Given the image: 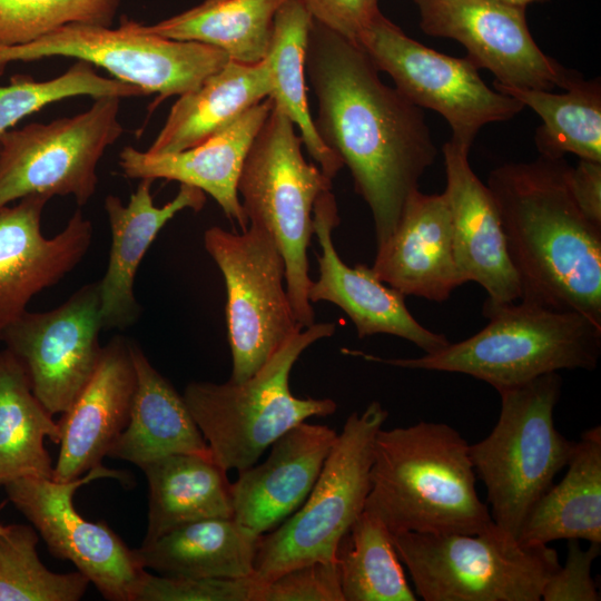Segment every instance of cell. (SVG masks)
<instances>
[{
    "instance_id": "52a82bcc",
    "label": "cell",
    "mask_w": 601,
    "mask_h": 601,
    "mask_svg": "<svg viewBox=\"0 0 601 601\" xmlns=\"http://www.w3.org/2000/svg\"><path fill=\"white\" fill-rule=\"evenodd\" d=\"M392 535L425 601H539L561 564L548 544L523 543L494 522L474 534Z\"/></svg>"
},
{
    "instance_id": "2e32d148",
    "label": "cell",
    "mask_w": 601,
    "mask_h": 601,
    "mask_svg": "<svg viewBox=\"0 0 601 601\" xmlns=\"http://www.w3.org/2000/svg\"><path fill=\"white\" fill-rule=\"evenodd\" d=\"M424 33L465 47L477 68L495 82L552 90L565 89L580 75L546 56L534 41L526 8L500 0H413Z\"/></svg>"
},
{
    "instance_id": "f546056e",
    "label": "cell",
    "mask_w": 601,
    "mask_h": 601,
    "mask_svg": "<svg viewBox=\"0 0 601 601\" xmlns=\"http://www.w3.org/2000/svg\"><path fill=\"white\" fill-rule=\"evenodd\" d=\"M46 437L59 444L58 423L33 394L18 359L0 349V487L21 477L53 479Z\"/></svg>"
},
{
    "instance_id": "e575fe53",
    "label": "cell",
    "mask_w": 601,
    "mask_h": 601,
    "mask_svg": "<svg viewBox=\"0 0 601 601\" xmlns=\"http://www.w3.org/2000/svg\"><path fill=\"white\" fill-rule=\"evenodd\" d=\"M33 526L4 525L0 532V601H78L89 580L78 570L56 573L37 553Z\"/></svg>"
},
{
    "instance_id": "ba28073f",
    "label": "cell",
    "mask_w": 601,
    "mask_h": 601,
    "mask_svg": "<svg viewBox=\"0 0 601 601\" xmlns=\"http://www.w3.org/2000/svg\"><path fill=\"white\" fill-rule=\"evenodd\" d=\"M295 125L273 108L256 135L237 184L248 224L265 228L274 238L286 267V289L302 328L314 324L308 299L312 279L307 248L314 234L313 209L332 179L307 162Z\"/></svg>"
},
{
    "instance_id": "7bdbcfd3",
    "label": "cell",
    "mask_w": 601,
    "mask_h": 601,
    "mask_svg": "<svg viewBox=\"0 0 601 601\" xmlns=\"http://www.w3.org/2000/svg\"><path fill=\"white\" fill-rule=\"evenodd\" d=\"M500 1L526 8L529 4L544 2L546 0H500Z\"/></svg>"
},
{
    "instance_id": "8d00e7d4",
    "label": "cell",
    "mask_w": 601,
    "mask_h": 601,
    "mask_svg": "<svg viewBox=\"0 0 601 601\" xmlns=\"http://www.w3.org/2000/svg\"><path fill=\"white\" fill-rule=\"evenodd\" d=\"M121 0H0V47L30 43L71 23L110 27Z\"/></svg>"
},
{
    "instance_id": "30bf717a",
    "label": "cell",
    "mask_w": 601,
    "mask_h": 601,
    "mask_svg": "<svg viewBox=\"0 0 601 601\" xmlns=\"http://www.w3.org/2000/svg\"><path fill=\"white\" fill-rule=\"evenodd\" d=\"M50 57L76 58L137 86L155 104L197 89L230 59L215 47L160 37L146 24L124 18L117 28L71 23L30 43L0 47V75L8 63Z\"/></svg>"
},
{
    "instance_id": "9c48e42d",
    "label": "cell",
    "mask_w": 601,
    "mask_h": 601,
    "mask_svg": "<svg viewBox=\"0 0 601 601\" xmlns=\"http://www.w3.org/2000/svg\"><path fill=\"white\" fill-rule=\"evenodd\" d=\"M388 412L377 401L343 425L304 503L262 535L253 579L257 585L314 561H335L337 545L364 511L377 432Z\"/></svg>"
},
{
    "instance_id": "8fae6325",
    "label": "cell",
    "mask_w": 601,
    "mask_h": 601,
    "mask_svg": "<svg viewBox=\"0 0 601 601\" xmlns=\"http://www.w3.org/2000/svg\"><path fill=\"white\" fill-rule=\"evenodd\" d=\"M204 246L226 285L229 381L244 382L303 329L285 288V260L273 236L254 224L242 233L210 227Z\"/></svg>"
},
{
    "instance_id": "8992f818",
    "label": "cell",
    "mask_w": 601,
    "mask_h": 601,
    "mask_svg": "<svg viewBox=\"0 0 601 601\" xmlns=\"http://www.w3.org/2000/svg\"><path fill=\"white\" fill-rule=\"evenodd\" d=\"M561 387L554 372L500 391L496 424L486 437L470 444L493 522L518 539L529 511L566 466L573 449L574 442L554 424Z\"/></svg>"
},
{
    "instance_id": "6da1fadb",
    "label": "cell",
    "mask_w": 601,
    "mask_h": 601,
    "mask_svg": "<svg viewBox=\"0 0 601 601\" xmlns=\"http://www.w3.org/2000/svg\"><path fill=\"white\" fill-rule=\"evenodd\" d=\"M378 72L358 45L313 20L305 75L317 99L314 125L370 207L376 246L395 230L407 198L437 157L422 108Z\"/></svg>"
},
{
    "instance_id": "60d3db41",
    "label": "cell",
    "mask_w": 601,
    "mask_h": 601,
    "mask_svg": "<svg viewBox=\"0 0 601 601\" xmlns=\"http://www.w3.org/2000/svg\"><path fill=\"white\" fill-rule=\"evenodd\" d=\"M313 20L356 43L381 13L378 0H299Z\"/></svg>"
},
{
    "instance_id": "ab89813d",
    "label": "cell",
    "mask_w": 601,
    "mask_h": 601,
    "mask_svg": "<svg viewBox=\"0 0 601 601\" xmlns=\"http://www.w3.org/2000/svg\"><path fill=\"white\" fill-rule=\"evenodd\" d=\"M579 540H568L563 565L546 580L541 600L544 601H599L600 593L591 575L593 561L600 554L601 543H590L583 549Z\"/></svg>"
},
{
    "instance_id": "1f68e13d",
    "label": "cell",
    "mask_w": 601,
    "mask_h": 601,
    "mask_svg": "<svg viewBox=\"0 0 601 601\" xmlns=\"http://www.w3.org/2000/svg\"><path fill=\"white\" fill-rule=\"evenodd\" d=\"M313 18L299 0L277 11L265 60L272 76L274 107L297 126L302 142L325 176L333 179L344 166L322 141L311 116L305 88V53Z\"/></svg>"
},
{
    "instance_id": "4fadbf2b",
    "label": "cell",
    "mask_w": 601,
    "mask_h": 601,
    "mask_svg": "<svg viewBox=\"0 0 601 601\" xmlns=\"http://www.w3.org/2000/svg\"><path fill=\"white\" fill-rule=\"evenodd\" d=\"M120 98H96L89 109L48 124H29L0 136V207L30 195H95L97 167L121 136Z\"/></svg>"
},
{
    "instance_id": "5b68a950",
    "label": "cell",
    "mask_w": 601,
    "mask_h": 601,
    "mask_svg": "<svg viewBox=\"0 0 601 601\" xmlns=\"http://www.w3.org/2000/svg\"><path fill=\"white\" fill-rule=\"evenodd\" d=\"M334 323L313 324L287 339L244 382H191L184 401L213 459L238 472L254 465L277 439L313 416L335 413L332 398H299L289 390V374L302 353L331 337Z\"/></svg>"
},
{
    "instance_id": "b9f144b4",
    "label": "cell",
    "mask_w": 601,
    "mask_h": 601,
    "mask_svg": "<svg viewBox=\"0 0 601 601\" xmlns=\"http://www.w3.org/2000/svg\"><path fill=\"white\" fill-rule=\"evenodd\" d=\"M569 183L583 215L601 227V162L579 159L575 167H570Z\"/></svg>"
},
{
    "instance_id": "4316f807",
    "label": "cell",
    "mask_w": 601,
    "mask_h": 601,
    "mask_svg": "<svg viewBox=\"0 0 601 601\" xmlns=\"http://www.w3.org/2000/svg\"><path fill=\"white\" fill-rule=\"evenodd\" d=\"M263 534L234 518H214L180 525L135 549L139 564L162 575L249 578Z\"/></svg>"
},
{
    "instance_id": "74e56055",
    "label": "cell",
    "mask_w": 601,
    "mask_h": 601,
    "mask_svg": "<svg viewBox=\"0 0 601 601\" xmlns=\"http://www.w3.org/2000/svg\"><path fill=\"white\" fill-rule=\"evenodd\" d=\"M257 587L252 577L189 578L142 574L135 601H252Z\"/></svg>"
},
{
    "instance_id": "277c9868",
    "label": "cell",
    "mask_w": 601,
    "mask_h": 601,
    "mask_svg": "<svg viewBox=\"0 0 601 601\" xmlns=\"http://www.w3.org/2000/svg\"><path fill=\"white\" fill-rule=\"evenodd\" d=\"M489 323L464 341L413 358H385L343 348L346 355L391 366L461 373L497 392L561 370L593 371L601 354V326L574 312L524 300H485Z\"/></svg>"
},
{
    "instance_id": "836d02e7",
    "label": "cell",
    "mask_w": 601,
    "mask_h": 601,
    "mask_svg": "<svg viewBox=\"0 0 601 601\" xmlns=\"http://www.w3.org/2000/svg\"><path fill=\"white\" fill-rule=\"evenodd\" d=\"M335 562L344 601H415L393 535L365 511L339 541Z\"/></svg>"
},
{
    "instance_id": "9a60e30c",
    "label": "cell",
    "mask_w": 601,
    "mask_h": 601,
    "mask_svg": "<svg viewBox=\"0 0 601 601\" xmlns=\"http://www.w3.org/2000/svg\"><path fill=\"white\" fill-rule=\"evenodd\" d=\"M101 329L96 282L51 311H26L0 342L23 367L36 397L55 415L69 408L92 376L102 352Z\"/></svg>"
},
{
    "instance_id": "603a6c76",
    "label": "cell",
    "mask_w": 601,
    "mask_h": 601,
    "mask_svg": "<svg viewBox=\"0 0 601 601\" xmlns=\"http://www.w3.org/2000/svg\"><path fill=\"white\" fill-rule=\"evenodd\" d=\"M273 105L269 97L265 98L223 130L183 151L157 155L127 146L119 154V167L128 178H162L199 188L245 230L248 218L237 184L249 148Z\"/></svg>"
},
{
    "instance_id": "3957f363",
    "label": "cell",
    "mask_w": 601,
    "mask_h": 601,
    "mask_svg": "<svg viewBox=\"0 0 601 601\" xmlns=\"http://www.w3.org/2000/svg\"><path fill=\"white\" fill-rule=\"evenodd\" d=\"M364 511L392 534H474L493 520L476 491L470 444L449 424L377 432Z\"/></svg>"
},
{
    "instance_id": "4dcf8cb0",
    "label": "cell",
    "mask_w": 601,
    "mask_h": 601,
    "mask_svg": "<svg viewBox=\"0 0 601 601\" xmlns=\"http://www.w3.org/2000/svg\"><path fill=\"white\" fill-rule=\"evenodd\" d=\"M288 0H204L147 29L160 37L205 43L230 60L254 65L269 48L277 11Z\"/></svg>"
},
{
    "instance_id": "7c38bea8",
    "label": "cell",
    "mask_w": 601,
    "mask_h": 601,
    "mask_svg": "<svg viewBox=\"0 0 601 601\" xmlns=\"http://www.w3.org/2000/svg\"><path fill=\"white\" fill-rule=\"evenodd\" d=\"M356 45L412 104L439 112L451 127L450 140L469 151L485 125L508 121L524 108L491 89L469 57H451L420 43L382 12Z\"/></svg>"
},
{
    "instance_id": "d6a6232c",
    "label": "cell",
    "mask_w": 601,
    "mask_h": 601,
    "mask_svg": "<svg viewBox=\"0 0 601 601\" xmlns=\"http://www.w3.org/2000/svg\"><path fill=\"white\" fill-rule=\"evenodd\" d=\"M494 89L532 109L542 120L534 142L540 156L601 162V82L600 78L574 79L563 93L511 87L494 81Z\"/></svg>"
},
{
    "instance_id": "e0dca14e",
    "label": "cell",
    "mask_w": 601,
    "mask_h": 601,
    "mask_svg": "<svg viewBox=\"0 0 601 601\" xmlns=\"http://www.w3.org/2000/svg\"><path fill=\"white\" fill-rule=\"evenodd\" d=\"M49 199L30 195L0 207V339L31 298L70 273L90 246L92 225L80 210L58 235H42L41 215Z\"/></svg>"
},
{
    "instance_id": "484cf974",
    "label": "cell",
    "mask_w": 601,
    "mask_h": 601,
    "mask_svg": "<svg viewBox=\"0 0 601 601\" xmlns=\"http://www.w3.org/2000/svg\"><path fill=\"white\" fill-rule=\"evenodd\" d=\"M270 92L272 76L265 59L254 65L229 60L197 89L179 96L147 151L171 154L199 145Z\"/></svg>"
},
{
    "instance_id": "d590c367",
    "label": "cell",
    "mask_w": 601,
    "mask_h": 601,
    "mask_svg": "<svg viewBox=\"0 0 601 601\" xmlns=\"http://www.w3.org/2000/svg\"><path fill=\"white\" fill-rule=\"evenodd\" d=\"M145 95L137 86L99 76L95 66L82 60H77L66 72L50 80L36 81L31 77L16 75L8 85L0 86V136L26 116L65 98Z\"/></svg>"
},
{
    "instance_id": "44dd1931",
    "label": "cell",
    "mask_w": 601,
    "mask_h": 601,
    "mask_svg": "<svg viewBox=\"0 0 601 601\" xmlns=\"http://www.w3.org/2000/svg\"><path fill=\"white\" fill-rule=\"evenodd\" d=\"M374 274L404 296L442 303L463 285L456 266L444 193L415 190L392 235L376 248Z\"/></svg>"
},
{
    "instance_id": "f35d334b",
    "label": "cell",
    "mask_w": 601,
    "mask_h": 601,
    "mask_svg": "<svg viewBox=\"0 0 601 601\" xmlns=\"http://www.w3.org/2000/svg\"><path fill=\"white\" fill-rule=\"evenodd\" d=\"M252 601H344L335 561H314L292 568L257 585Z\"/></svg>"
},
{
    "instance_id": "d6986e66",
    "label": "cell",
    "mask_w": 601,
    "mask_h": 601,
    "mask_svg": "<svg viewBox=\"0 0 601 601\" xmlns=\"http://www.w3.org/2000/svg\"><path fill=\"white\" fill-rule=\"evenodd\" d=\"M442 151L453 250L463 283H477L494 303L519 300V278L490 189L473 171L469 150L449 140Z\"/></svg>"
},
{
    "instance_id": "ffe728a7",
    "label": "cell",
    "mask_w": 601,
    "mask_h": 601,
    "mask_svg": "<svg viewBox=\"0 0 601 601\" xmlns=\"http://www.w3.org/2000/svg\"><path fill=\"white\" fill-rule=\"evenodd\" d=\"M129 343L116 336L102 346L92 376L62 413L53 481L69 482L100 465L127 426L136 388Z\"/></svg>"
},
{
    "instance_id": "f1b7e54d",
    "label": "cell",
    "mask_w": 601,
    "mask_h": 601,
    "mask_svg": "<svg viewBox=\"0 0 601 601\" xmlns=\"http://www.w3.org/2000/svg\"><path fill=\"white\" fill-rule=\"evenodd\" d=\"M148 489L147 531L152 541L190 522L233 518L230 484L211 455L177 453L140 466Z\"/></svg>"
},
{
    "instance_id": "83f0119b",
    "label": "cell",
    "mask_w": 601,
    "mask_h": 601,
    "mask_svg": "<svg viewBox=\"0 0 601 601\" xmlns=\"http://www.w3.org/2000/svg\"><path fill=\"white\" fill-rule=\"evenodd\" d=\"M563 479L529 511L519 540L549 544L560 539L601 543V426L574 442Z\"/></svg>"
},
{
    "instance_id": "7402d4cb",
    "label": "cell",
    "mask_w": 601,
    "mask_h": 601,
    "mask_svg": "<svg viewBox=\"0 0 601 601\" xmlns=\"http://www.w3.org/2000/svg\"><path fill=\"white\" fill-rule=\"evenodd\" d=\"M337 433L327 425L303 422L270 445L266 461L239 471L230 484L233 518L257 534H265L306 500Z\"/></svg>"
},
{
    "instance_id": "d4e9b609",
    "label": "cell",
    "mask_w": 601,
    "mask_h": 601,
    "mask_svg": "<svg viewBox=\"0 0 601 601\" xmlns=\"http://www.w3.org/2000/svg\"><path fill=\"white\" fill-rule=\"evenodd\" d=\"M136 388L129 421L107 456L141 466L156 459L191 453L211 455L183 395L129 343Z\"/></svg>"
},
{
    "instance_id": "ac0fdd59",
    "label": "cell",
    "mask_w": 601,
    "mask_h": 601,
    "mask_svg": "<svg viewBox=\"0 0 601 601\" xmlns=\"http://www.w3.org/2000/svg\"><path fill=\"white\" fill-rule=\"evenodd\" d=\"M339 224L335 196L322 193L313 209L314 234L322 248L317 256L319 277L308 289L311 303L329 302L344 311L353 322L359 338L390 334L404 338L425 354L435 353L450 344L444 334L435 333L410 313L405 296L386 286L365 264H345L332 239Z\"/></svg>"
},
{
    "instance_id": "5bb4252c",
    "label": "cell",
    "mask_w": 601,
    "mask_h": 601,
    "mask_svg": "<svg viewBox=\"0 0 601 601\" xmlns=\"http://www.w3.org/2000/svg\"><path fill=\"white\" fill-rule=\"evenodd\" d=\"M105 477L130 482L126 472L100 464L69 482L21 477L2 487L52 555L72 562L105 599L135 601L146 571L135 550L129 549L106 523L86 520L73 505L79 486Z\"/></svg>"
},
{
    "instance_id": "cb8c5ba5",
    "label": "cell",
    "mask_w": 601,
    "mask_h": 601,
    "mask_svg": "<svg viewBox=\"0 0 601 601\" xmlns=\"http://www.w3.org/2000/svg\"><path fill=\"white\" fill-rule=\"evenodd\" d=\"M152 179L144 178L127 205L115 195L105 199L111 234L109 260L99 282L102 328H125L138 317L134 295L138 267L161 228L184 209L200 210L206 194L197 187L180 184L174 199L161 207L154 205Z\"/></svg>"
},
{
    "instance_id": "ee69618b",
    "label": "cell",
    "mask_w": 601,
    "mask_h": 601,
    "mask_svg": "<svg viewBox=\"0 0 601 601\" xmlns=\"http://www.w3.org/2000/svg\"><path fill=\"white\" fill-rule=\"evenodd\" d=\"M4 525L0 524V532L3 530Z\"/></svg>"
},
{
    "instance_id": "7a4b0ae2",
    "label": "cell",
    "mask_w": 601,
    "mask_h": 601,
    "mask_svg": "<svg viewBox=\"0 0 601 601\" xmlns=\"http://www.w3.org/2000/svg\"><path fill=\"white\" fill-rule=\"evenodd\" d=\"M562 158L494 168L496 205L521 300L574 312L601 326V227L577 205Z\"/></svg>"
}]
</instances>
